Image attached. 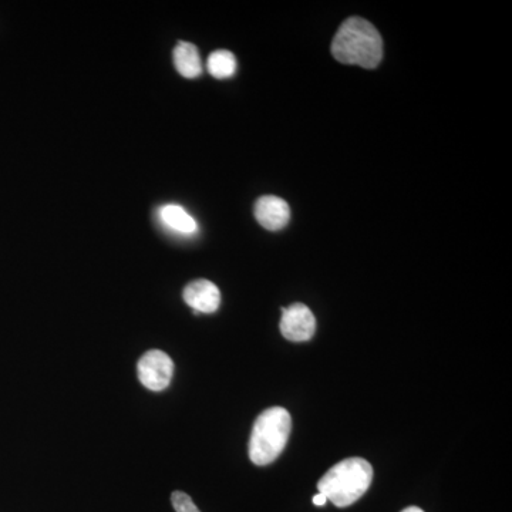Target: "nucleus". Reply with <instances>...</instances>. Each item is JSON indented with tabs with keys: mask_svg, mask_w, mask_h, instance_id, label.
Returning a JSON list of instances; mask_svg holds the SVG:
<instances>
[{
	"mask_svg": "<svg viewBox=\"0 0 512 512\" xmlns=\"http://www.w3.org/2000/svg\"><path fill=\"white\" fill-rule=\"evenodd\" d=\"M174 64L178 73L187 79L201 76L202 63L197 46L188 42H180L174 49Z\"/></svg>",
	"mask_w": 512,
	"mask_h": 512,
	"instance_id": "9",
	"label": "nucleus"
},
{
	"mask_svg": "<svg viewBox=\"0 0 512 512\" xmlns=\"http://www.w3.org/2000/svg\"><path fill=\"white\" fill-rule=\"evenodd\" d=\"M207 67L215 79H228L237 72V59L228 50H215L208 57Z\"/></svg>",
	"mask_w": 512,
	"mask_h": 512,
	"instance_id": "10",
	"label": "nucleus"
},
{
	"mask_svg": "<svg viewBox=\"0 0 512 512\" xmlns=\"http://www.w3.org/2000/svg\"><path fill=\"white\" fill-rule=\"evenodd\" d=\"M158 215H160V220L165 227L170 228L171 231L178 232V234L192 235L198 231L197 221L180 205H164L158 211Z\"/></svg>",
	"mask_w": 512,
	"mask_h": 512,
	"instance_id": "8",
	"label": "nucleus"
},
{
	"mask_svg": "<svg viewBox=\"0 0 512 512\" xmlns=\"http://www.w3.org/2000/svg\"><path fill=\"white\" fill-rule=\"evenodd\" d=\"M183 298L195 312L214 313L221 305V292L218 286L207 279H198L185 286Z\"/></svg>",
	"mask_w": 512,
	"mask_h": 512,
	"instance_id": "7",
	"label": "nucleus"
},
{
	"mask_svg": "<svg viewBox=\"0 0 512 512\" xmlns=\"http://www.w3.org/2000/svg\"><path fill=\"white\" fill-rule=\"evenodd\" d=\"M402 512H424V511L421 510V508H419V507H409V508H404V510Z\"/></svg>",
	"mask_w": 512,
	"mask_h": 512,
	"instance_id": "13",
	"label": "nucleus"
},
{
	"mask_svg": "<svg viewBox=\"0 0 512 512\" xmlns=\"http://www.w3.org/2000/svg\"><path fill=\"white\" fill-rule=\"evenodd\" d=\"M281 332L291 342H308L316 332V319L303 303L282 308Z\"/></svg>",
	"mask_w": 512,
	"mask_h": 512,
	"instance_id": "5",
	"label": "nucleus"
},
{
	"mask_svg": "<svg viewBox=\"0 0 512 512\" xmlns=\"http://www.w3.org/2000/svg\"><path fill=\"white\" fill-rule=\"evenodd\" d=\"M171 503H173L174 510L177 512H201L194 501L191 500L190 495L183 493V491H174L171 495Z\"/></svg>",
	"mask_w": 512,
	"mask_h": 512,
	"instance_id": "11",
	"label": "nucleus"
},
{
	"mask_svg": "<svg viewBox=\"0 0 512 512\" xmlns=\"http://www.w3.org/2000/svg\"><path fill=\"white\" fill-rule=\"evenodd\" d=\"M255 218L268 231H281L291 220V208L282 198L265 195L256 201Z\"/></svg>",
	"mask_w": 512,
	"mask_h": 512,
	"instance_id": "6",
	"label": "nucleus"
},
{
	"mask_svg": "<svg viewBox=\"0 0 512 512\" xmlns=\"http://www.w3.org/2000/svg\"><path fill=\"white\" fill-rule=\"evenodd\" d=\"M138 379L153 392H163L170 386L174 375V363L167 353L150 350L138 360Z\"/></svg>",
	"mask_w": 512,
	"mask_h": 512,
	"instance_id": "4",
	"label": "nucleus"
},
{
	"mask_svg": "<svg viewBox=\"0 0 512 512\" xmlns=\"http://www.w3.org/2000/svg\"><path fill=\"white\" fill-rule=\"evenodd\" d=\"M373 467L365 458H348L330 468L318 483L320 494L339 508L355 504L369 490Z\"/></svg>",
	"mask_w": 512,
	"mask_h": 512,
	"instance_id": "2",
	"label": "nucleus"
},
{
	"mask_svg": "<svg viewBox=\"0 0 512 512\" xmlns=\"http://www.w3.org/2000/svg\"><path fill=\"white\" fill-rule=\"evenodd\" d=\"M332 55L338 62L375 69L383 59V40L372 23L350 18L333 37Z\"/></svg>",
	"mask_w": 512,
	"mask_h": 512,
	"instance_id": "1",
	"label": "nucleus"
},
{
	"mask_svg": "<svg viewBox=\"0 0 512 512\" xmlns=\"http://www.w3.org/2000/svg\"><path fill=\"white\" fill-rule=\"evenodd\" d=\"M312 501L313 504L318 505V507H322V505L328 503V498H326L325 495L319 493L312 498Z\"/></svg>",
	"mask_w": 512,
	"mask_h": 512,
	"instance_id": "12",
	"label": "nucleus"
},
{
	"mask_svg": "<svg viewBox=\"0 0 512 512\" xmlns=\"http://www.w3.org/2000/svg\"><path fill=\"white\" fill-rule=\"evenodd\" d=\"M292 431V417L284 407L259 414L249 440V458L255 466H268L281 456Z\"/></svg>",
	"mask_w": 512,
	"mask_h": 512,
	"instance_id": "3",
	"label": "nucleus"
}]
</instances>
